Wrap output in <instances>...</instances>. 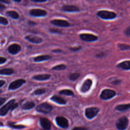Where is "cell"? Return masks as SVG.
<instances>
[{"instance_id": "20", "label": "cell", "mask_w": 130, "mask_h": 130, "mask_svg": "<svg viewBox=\"0 0 130 130\" xmlns=\"http://www.w3.org/2000/svg\"><path fill=\"white\" fill-rule=\"evenodd\" d=\"M52 57L49 55H42L36 56L34 58V60L35 62H40L44 60H47L51 59Z\"/></svg>"}, {"instance_id": "22", "label": "cell", "mask_w": 130, "mask_h": 130, "mask_svg": "<svg viewBox=\"0 0 130 130\" xmlns=\"http://www.w3.org/2000/svg\"><path fill=\"white\" fill-rule=\"evenodd\" d=\"M35 105V104L33 102H27L22 105V108L24 110H29L32 108Z\"/></svg>"}, {"instance_id": "42", "label": "cell", "mask_w": 130, "mask_h": 130, "mask_svg": "<svg viewBox=\"0 0 130 130\" xmlns=\"http://www.w3.org/2000/svg\"><path fill=\"white\" fill-rule=\"evenodd\" d=\"M0 2L1 3H6V4H10V2L9 1H6V0H4V1H0Z\"/></svg>"}, {"instance_id": "12", "label": "cell", "mask_w": 130, "mask_h": 130, "mask_svg": "<svg viewBox=\"0 0 130 130\" xmlns=\"http://www.w3.org/2000/svg\"><path fill=\"white\" fill-rule=\"evenodd\" d=\"M30 14L35 17H43L47 15V12L46 10L40 9H33L29 12Z\"/></svg>"}, {"instance_id": "5", "label": "cell", "mask_w": 130, "mask_h": 130, "mask_svg": "<svg viewBox=\"0 0 130 130\" xmlns=\"http://www.w3.org/2000/svg\"><path fill=\"white\" fill-rule=\"evenodd\" d=\"M15 100L13 99L10 101H9L7 104H6L4 106H3L0 109V115L1 116H5L7 114L8 112L11 110L12 107L14 104L15 103Z\"/></svg>"}, {"instance_id": "39", "label": "cell", "mask_w": 130, "mask_h": 130, "mask_svg": "<svg viewBox=\"0 0 130 130\" xmlns=\"http://www.w3.org/2000/svg\"><path fill=\"white\" fill-rule=\"evenodd\" d=\"M32 2H36V3H44V2H46L47 1L46 0H44V1H38V0H31Z\"/></svg>"}, {"instance_id": "15", "label": "cell", "mask_w": 130, "mask_h": 130, "mask_svg": "<svg viewBox=\"0 0 130 130\" xmlns=\"http://www.w3.org/2000/svg\"><path fill=\"white\" fill-rule=\"evenodd\" d=\"M40 124L42 127L46 129V130H49L51 128V122L48 119L45 117H42L40 118Z\"/></svg>"}, {"instance_id": "9", "label": "cell", "mask_w": 130, "mask_h": 130, "mask_svg": "<svg viewBox=\"0 0 130 130\" xmlns=\"http://www.w3.org/2000/svg\"><path fill=\"white\" fill-rule=\"evenodd\" d=\"M51 23L52 24L59 26V27H69L71 25L70 23L66 20H62V19H53L52 20L50 21Z\"/></svg>"}, {"instance_id": "23", "label": "cell", "mask_w": 130, "mask_h": 130, "mask_svg": "<svg viewBox=\"0 0 130 130\" xmlns=\"http://www.w3.org/2000/svg\"><path fill=\"white\" fill-rule=\"evenodd\" d=\"M14 73V70L12 69H3L0 70V74L4 75H10Z\"/></svg>"}, {"instance_id": "29", "label": "cell", "mask_w": 130, "mask_h": 130, "mask_svg": "<svg viewBox=\"0 0 130 130\" xmlns=\"http://www.w3.org/2000/svg\"><path fill=\"white\" fill-rule=\"evenodd\" d=\"M8 125L10 127L13 128H16V129H22L25 127L24 125H15L13 123H9Z\"/></svg>"}, {"instance_id": "16", "label": "cell", "mask_w": 130, "mask_h": 130, "mask_svg": "<svg viewBox=\"0 0 130 130\" xmlns=\"http://www.w3.org/2000/svg\"><path fill=\"white\" fill-rule=\"evenodd\" d=\"M25 39L27 40L28 41L35 44H39L42 42L43 41V40L42 38L37 36H33V35L27 36L25 37Z\"/></svg>"}, {"instance_id": "36", "label": "cell", "mask_w": 130, "mask_h": 130, "mask_svg": "<svg viewBox=\"0 0 130 130\" xmlns=\"http://www.w3.org/2000/svg\"><path fill=\"white\" fill-rule=\"evenodd\" d=\"M7 61V59L4 57H1L0 56V64L4 63Z\"/></svg>"}, {"instance_id": "32", "label": "cell", "mask_w": 130, "mask_h": 130, "mask_svg": "<svg viewBox=\"0 0 130 130\" xmlns=\"http://www.w3.org/2000/svg\"><path fill=\"white\" fill-rule=\"evenodd\" d=\"M124 33L127 36H130V26H128L126 28L124 31Z\"/></svg>"}, {"instance_id": "7", "label": "cell", "mask_w": 130, "mask_h": 130, "mask_svg": "<svg viewBox=\"0 0 130 130\" xmlns=\"http://www.w3.org/2000/svg\"><path fill=\"white\" fill-rule=\"evenodd\" d=\"M80 38L86 42H94L98 39V37L91 34L83 33L79 35Z\"/></svg>"}, {"instance_id": "28", "label": "cell", "mask_w": 130, "mask_h": 130, "mask_svg": "<svg viewBox=\"0 0 130 130\" xmlns=\"http://www.w3.org/2000/svg\"><path fill=\"white\" fill-rule=\"evenodd\" d=\"M80 76V74L78 73H72L69 76V79L72 81H75L77 80Z\"/></svg>"}, {"instance_id": "26", "label": "cell", "mask_w": 130, "mask_h": 130, "mask_svg": "<svg viewBox=\"0 0 130 130\" xmlns=\"http://www.w3.org/2000/svg\"><path fill=\"white\" fill-rule=\"evenodd\" d=\"M118 47L121 50H130V45L126 44H118Z\"/></svg>"}, {"instance_id": "45", "label": "cell", "mask_w": 130, "mask_h": 130, "mask_svg": "<svg viewBox=\"0 0 130 130\" xmlns=\"http://www.w3.org/2000/svg\"><path fill=\"white\" fill-rule=\"evenodd\" d=\"M3 123L2 122H0V126H3Z\"/></svg>"}, {"instance_id": "19", "label": "cell", "mask_w": 130, "mask_h": 130, "mask_svg": "<svg viewBox=\"0 0 130 130\" xmlns=\"http://www.w3.org/2000/svg\"><path fill=\"white\" fill-rule=\"evenodd\" d=\"M51 77L50 74H39L32 77V79L38 81H44L49 79Z\"/></svg>"}, {"instance_id": "38", "label": "cell", "mask_w": 130, "mask_h": 130, "mask_svg": "<svg viewBox=\"0 0 130 130\" xmlns=\"http://www.w3.org/2000/svg\"><path fill=\"white\" fill-rule=\"evenodd\" d=\"M5 81L4 80H0V88L3 86L5 84Z\"/></svg>"}, {"instance_id": "43", "label": "cell", "mask_w": 130, "mask_h": 130, "mask_svg": "<svg viewBox=\"0 0 130 130\" xmlns=\"http://www.w3.org/2000/svg\"><path fill=\"white\" fill-rule=\"evenodd\" d=\"M5 8V6L0 2V9H4Z\"/></svg>"}, {"instance_id": "30", "label": "cell", "mask_w": 130, "mask_h": 130, "mask_svg": "<svg viewBox=\"0 0 130 130\" xmlns=\"http://www.w3.org/2000/svg\"><path fill=\"white\" fill-rule=\"evenodd\" d=\"M46 90L44 88H39L34 91V94L36 95H40L44 94L45 92H46Z\"/></svg>"}, {"instance_id": "13", "label": "cell", "mask_w": 130, "mask_h": 130, "mask_svg": "<svg viewBox=\"0 0 130 130\" xmlns=\"http://www.w3.org/2000/svg\"><path fill=\"white\" fill-rule=\"evenodd\" d=\"M61 10L64 12H78L80 11V9L76 6L65 5L61 7Z\"/></svg>"}, {"instance_id": "44", "label": "cell", "mask_w": 130, "mask_h": 130, "mask_svg": "<svg viewBox=\"0 0 130 130\" xmlns=\"http://www.w3.org/2000/svg\"><path fill=\"white\" fill-rule=\"evenodd\" d=\"M15 2H20L21 1V0H19V1H17V0H14Z\"/></svg>"}, {"instance_id": "37", "label": "cell", "mask_w": 130, "mask_h": 130, "mask_svg": "<svg viewBox=\"0 0 130 130\" xmlns=\"http://www.w3.org/2000/svg\"><path fill=\"white\" fill-rule=\"evenodd\" d=\"M6 99L5 98H0V106L4 104V103L6 101Z\"/></svg>"}, {"instance_id": "1", "label": "cell", "mask_w": 130, "mask_h": 130, "mask_svg": "<svg viewBox=\"0 0 130 130\" xmlns=\"http://www.w3.org/2000/svg\"><path fill=\"white\" fill-rule=\"evenodd\" d=\"M97 15L99 17L105 20L113 19L117 16V14L115 12L107 10L99 11L98 12Z\"/></svg>"}, {"instance_id": "17", "label": "cell", "mask_w": 130, "mask_h": 130, "mask_svg": "<svg viewBox=\"0 0 130 130\" xmlns=\"http://www.w3.org/2000/svg\"><path fill=\"white\" fill-rule=\"evenodd\" d=\"M118 68L122 69L124 70H130V60H125L123 61L116 66Z\"/></svg>"}, {"instance_id": "21", "label": "cell", "mask_w": 130, "mask_h": 130, "mask_svg": "<svg viewBox=\"0 0 130 130\" xmlns=\"http://www.w3.org/2000/svg\"><path fill=\"white\" fill-rule=\"evenodd\" d=\"M129 109H130V103L126 104L118 105L115 107L116 110L120 111H126Z\"/></svg>"}, {"instance_id": "11", "label": "cell", "mask_w": 130, "mask_h": 130, "mask_svg": "<svg viewBox=\"0 0 130 130\" xmlns=\"http://www.w3.org/2000/svg\"><path fill=\"white\" fill-rule=\"evenodd\" d=\"M55 121L57 125L62 128H67L69 126L68 120L64 117L57 116L55 118Z\"/></svg>"}, {"instance_id": "41", "label": "cell", "mask_w": 130, "mask_h": 130, "mask_svg": "<svg viewBox=\"0 0 130 130\" xmlns=\"http://www.w3.org/2000/svg\"><path fill=\"white\" fill-rule=\"evenodd\" d=\"M28 24L31 25H35L36 24V23L35 22H34L33 21H29L28 22Z\"/></svg>"}, {"instance_id": "6", "label": "cell", "mask_w": 130, "mask_h": 130, "mask_svg": "<svg viewBox=\"0 0 130 130\" xmlns=\"http://www.w3.org/2000/svg\"><path fill=\"white\" fill-rule=\"evenodd\" d=\"M99 112V109L97 107L87 108L85 110V115L88 119H92Z\"/></svg>"}, {"instance_id": "10", "label": "cell", "mask_w": 130, "mask_h": 130, "mask_svg": "<svg viewBox=\"0 0 130 130\" xmlns=\"http://www.w3.org/2000/svg\"><path fill=\"white\" fill-rule=\"evenodd\" d=\"M92 84V81L90 79H86L80 87V91L82 93H86L89 90Z\"/></svg>"}, {"instance_id": "25", "label": "cell", "mask_w": 130, "mask_h": 130, "mask_svg": "<svg viewBox=\"0 0 130 130\" xmlns=\"http://www.w3.org/2000/svg\"><path fill=\"white\" fill-rule=\"evenodd\" d=\"M59 93L60 94H64V95H74V92L70 90V89H62L60 91H59Z\"/></svg>"}, {"instance_id": "35", "label": "cell", "mask_w": 130, "mask_h": 130, "mask_svg": "<svg viewBox=\"0 0 130 130\" xmlns=\"http://www.w3.org/2000/svg\"><path fill=\"white\" fill-rule=\"evenodd\" d=\"M49 31L52 33H60V31L57 29L51 28L49 29Z\"/></svg>"}, {"instance_id": "27", "label": "cell", "mask_w": 130, "mask_h": 130, "mask_svg": "<svg viewBox=\"0 0 130 130\" xmlns=\"http://www.w3.org/2000/svg\"><path fill=\"white\" fill-rule=\"evenodd\" d=\"M66 66L64 64H60L57 66H55L53 67L52 68V70H56V71H62L64 70L66 68Z\"/></svg>"}, {"instance_id": "14", "label": "cell", "mask_w": 130, "mask_h": 130, "mask_svg": "<svg viewBox=\"0 0 130 130\" xmlns=\"http://www.w3.org/2000/svg\"><path fill=\"white\" fill-rule=\"evenodd\" d=\"M21 50V46L18 44H13L8 48V52L12 54H16Z\"/></svg>"}, {"instance_id": "3", "label": "cell", "mask_w": 130, "mask_h": 130, "mask_svg": "<svg viewBox=\"0 0 130 130\" xmlns=\"http://www.w3.org/2000/svg\"><path fill=\"white\" fill-rule=\"evenodd\" d=\"M52 109L53 108L51 105L47 103H43L37 106L36 108V110L39 112L48 113L52 111Z\"/></svg>"}, {"instance_id": "18", "label": "cell", "mask_w": 130, "mask_h": 130, "mask_svg": "<svg viewBox=\"0 0 130 130\" xmlns=\"http://www.w3.org/2000/svg\"><path fill=\"white\" fill-rule=\"evenodd\" d=\"M51 100L53 102L60 104V105H65L67 104V101L62 98L59 96L57 95H54L51 98Z\"/></svg>"}, {"instance_id": "33", "label": "cell", "mask_w": 130, "mask_h": 130, "mask_svg": "<svg viewBox=\"0 0 130 130\" xmlns=\"http://www.w3.org/2000/svg\"><path fill=\"white\" fill-rule=\"evenodd\" d=\"M72 130H87V128L84 127H75Z\"/></svg>"}, {"instance_id": "24", "label": "cell", "mask_w": 130, "mask_h": 130, "mask_svg": "<svg viewBox=\"0 0 130 130\" xmlns=\"http://www.w3.org/2000/svg\"><path fill=\"white\" fill-rule=\"evenodd\" d=\"M6 14L8 16L15 19H18L19 17L18 13L15 11H8L6 12Z\"/></svg>"}, {"instance_id": "34", "label": "cell", "mask_w": 130, "mask_h": 130, "mask_svg": "<svg viewBox=\"0 0 130 130\" xmlns=\"http://www.w3.org/2000/svg\"><path fill=\"white\" fill-rule=\"evenodd\" d=\"M81 47L79 46V47H71L70 48V49L73 51H78L79 50H80L81 49Z\"/></svg>"}, {"instance_id": "31", "label": "cell", "mask_w": 130, "mask_h": 130, "mask_svg": "<svg viewBox=\"0 0 130 130\" xmlns=\"http://www.w3.org/2000/svg\"><path fill=\"white\" fill-rule=\"evenodd\" d=\"M0 24H2L3 25H7L8 24V21L7 18L5 17L0 16Z\"/></svg>"}, {"instance_id": "4", "label": "cell", "mask_w": 130, "mask_h": 130, "mask_svg": "<svg viewBox=\"0 0 130 130\" xmlns=\"http://www.w3.org/2000/svg\"><path fill=\"white\" fill-rule=\"evenodd\" d=\"M128 123V120L126 116H122L120 117L116 123V127L119 130L125 129Z\"/></svg>"}, {"instance_id": "8", "label": "cell", "mask_w": 130, "mask_h": 130, "mask_svg": "<svg viewBox=\"0 0 130 130\" xmlns=\"http://www.w3.org/2000/svg\"><path fill=\"white\" fill-rule=\"evenodd\" d=\"M26 82L25 80L23 79H19L14 81L11 82L9 86V89L10 90H15L16 89L20 87H21L23 84Z\"/></svg>"}, {"instance_id": "40", "label": "cell", "mask_w": 130, "mask_h": 130, "mask_svg": "<svg viewBox=\"0 0 130 130\" xmlns=\"http://www.w3.org/2000/svg\"><path fill=\"white\" fill-rule=\"evenodd\" d=\"M52 51L54 52H55V53H59V52H61L62 50L61 49H57L53 50Z\"/></svg>"}, {"instance_id": "2", "label": "cell", "mask_w": 130, "mask_h": 130, "mask_svg": "<svg viewBox=\"0 0 130 130\" xmlns=\"http://www.w3.org/2000/svg\"><path fill=\"white\" fill-rule=\"evenodd\" d=\"M116 94V92L114 90L110 89H105L101 92L100 97L102 100H108L113 98Z\"/></svg>"}]
</instances>
